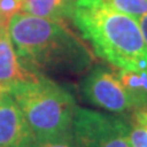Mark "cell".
<instances>
[{"instance_id":"6da1fadb","label":"cell","mask_w":147,"mask_h":147,"mask_svg":"<svg viewBox=\"0 0 147 147\" xmlns=\"http://www.w3.org/2000/svg\"><path fill=\"white\" fill-rule=\"evenodd\" d=\"M9 34L21 64L37 76L77 77L94 63L88 45L67 22L21 11L11 17Z\"/></svg>"},{"instance_id":"7a4b0ae2","label":"cell","mask_w":147,"mask_h":147,"mask_svg":"<svg viewBox=\"0 0 147 147\" xmlns=\"http://www.w3.org/2000/svg\"><path fill=\"white\" fill-rule=\"evenodd\" d=\"M71 21L97 57L115 69L147 74V45L134 17L103 0H75Z\"/></svg>"},{"instance_id":"3957f363","label":"cell","mask_w":147,"mask_h":147,"mask_svg":"<svg viewBox=\"0 0 147 147\" xmlns=\"http://www.w3.org/2000/svg\"><path fill=\"white\" fill-rule=\"evenodd\" d=\"M36 139L71 131L76 103L65 87L44 76L22 82L10 91Z\"/></svg>"},{"instance_id":"277c9868","label":"cell","mask_w":147,"mask_h":147,"mask_svg":"<svg viewBox=\"0 0 147 147\" xmlns=\"http://www.w3.org/2000/svg\"><path fill=\"white\" fill-rule=\"evenodd\" d=\"M71 134L76 147H131L130 123L87 108L76 107Z\"/></svg>"},{"instance_id":"5b68a950","label":"cell","mask_w":147,"mask_h":147,"mask_svg":"<svg viewBox=\"0 0 147 147\" xmlns=\"http://www.w3.org/2000/svg\"><path fill=\"white\" fill-rule=\"evenodd\" d=\"M81 92L87 102L110 113L134 112L130 94L117 75V70L104 66L91 67L81 82Z\"/></svg>"},{"instance_id":"8992f818","label":"cell","mask_w":147,"mask_h":147,"mask_svg":"<svg viewBox=\"0 0 147 147\" xmlns=\"http://www.w3.org/2000/svg\"><path fill=\"white\" fill-rule=\"evenodd\" d=\"M36 136L10 93H0V147H32Z\"/></svg>"},{"instance_id":"52a82bcc","label":"cell","mask_w":147,"mask_h":147,"mask_svg":"<svg viewBox=\"0 0 147 147\" xmlns=\"http://www.w3.org/2000/svg\"><path fill=\"white\" fill-rule=\"evenodd\" d=\"M37 75L22 65L11 42L9 28L0 33V93H10L15 86L33 81Z\"/></svg>"},{"instance_id":"ba28073f","label":"cell","mask_w":147,"mask_h":147,"mask_svg":"<svg viewBox=\"0 0 147 147\" xmlns=\"http://www.w3.org/2000/svg\"><path fill=\"white\" fill-rule=\"evenodd\" d=\"M75 0H24L22 12L48 20H71Z\"/></svg>"},{"instance_id":"9c48e42d","label":"cell","mask_w":147,"mask_h":147,"mask_svg":"<svg viewBox=\"0 0 147 147\" xmlns=\"http://www.w3.org/2000/svg\"><path fill=\"white\" fill-rule=\"evenodd\" d=\"M32 147H76V145L74 142L71 131H67L47 139H36Z\"/></svg>"},{"instance_id":"30bf717a","label":"cell","mask_w":147,"mask_h":147,"mask_svg":"<svg viewBox=\"0 0 147 147\" xmlns=\"http://www.w3.org/2000/svg\"><path fill=\"white\" fill-rule=\"evenodd\" d=\"M131 147H147V124L131 119L130 121Z\"/></svg>"},{"instance_id":"8fae6325","label":"cell","mask_w":147,"mask_h":147,"mask_svg":"<svg viewBox=\"0 0 147 147\" xmlns=\"http://www.w3.org/2000/svg\"><path fill=\"white\" fill-rule=\"evenodd\" d=\"M24 0H0V13L10 18L17 12L22 11Z\"/></svg>"},{"instance_id":"7c38bea8","label":"cell","mask_w":147,"mask_h":147,"mask_svg":"<svg viewBox=\"0 0 147 147\" xmlns=\"http://www.w3.org/2000/svg\"><path fill=\"white\" fill-rule=\"evenodd\" d=\"M131 119L147 124V108L134 110V112H132V115H131Z\"/></svg>"},{"instance_id":"4fadbf2b","label":"cell","mask_w":147,"mask_h":147,"mask_svg":"<svg viewBox=\"0 0 147 147\" xmlns=\"http://www.w3.org/2000/svg\"><path fill=\"white\" fill-rule=\"evenodd\" d=\"M139 26H140V30L142 32V36H144V39H145V43L147 45V13H145L142 17L139 18Z\"/></svg>"},{"instance_id":"5bb4252c","label":"cell","mask_w":147,"mask_h":147,"mask_svg":"<svg viewBox=\"0 0 147 147\" xmlns=\"http://www.w3.org/2000/svg\"><path fill=\"white\" fill-rule=\"evenodd\" d=\"M9 24H10V18L3 16L1 13H0V33L9 28Z\"/></svg>"}]
</instances>
